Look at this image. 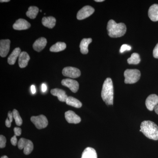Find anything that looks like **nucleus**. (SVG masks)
<instances>
[{
	"mask_svg": "<svg viewBox=\"0 0 158 158\" xmlns=\"http://www.w3.org/2000/svg\"><path fill=\"white\" fill-rule=\"evenodd\" d=\"M124 76L125 84H135L140 79L141 73L138 69H127L125 71Z\"/></svg>",
	"mask_w": 158,
	"mask_h": 158,
	"instance_id": "obj_4",
	"label": "nucleus"
},
{
	"mask_svg": "<svg viewBox=\"0 0 158 158\" xmlns=\"http://www.w3.org/2000/svg\"><path fill=\"white\" fill-rule=\"evenodd\" d=\"M81 158H97V154L94 148L88 147L82 153Z\"/></svg>",
	"mask_w": 158,
	"mask_h": 158,
	"instance_id": "obj_19",
	"label": "nucleus"
},
{
	"mask_svg": "<svg viewBox=\"0 0 158 158\" xmlns=\"http://www.w3.org/2000/svg\"><path fill=\"white\" fill-rule=\"evenodd\" d=\"M131 50V46L128 45V44H124L122 45L121 48L120 49V53H123L125 51H129Z\"/></svg>",
	"mask_w": 158,
	"mask_h": 158,
	"instance_id": "obj_27",
	"label": "nucleus"
},
{
	"mask_svg": "<svg viewBox=\"0 0 158 158\" xmlns=\"http://www.w3.org/2000/svg\"><path fill=\"white\" fill-rule=\"evenodd\" d=\"M65 102L66 104L76 108H81L82 106V103L80 101L72 96L68 97Z\"/></svg>",
	"mask_w": 158,
	"mask_h": 158,
	"instance_id": "obj_22",
	"label": "nucleus"
},
{
	"mask_svg": "<svg viewBox=\"0 0 158 158\" xmlns=\"http://www.w3.org/2000/svg\"><path fill=\"white\" fill-rule=\"evenodd\" d=\"M101 96L103 101L108 106L113 105L114 90L112 79L107 78L104 82L102 88Z\"/></svg>",
	"mask_w": 158,
	"mask_h": 158,
	"instance_id": "obj_1",
	"label": "nucleus"
},
{
	"mask_svg": "<svg viewBox=\"0 0 158 158\" xmlns=\"http://www.w3.org/2000/svg\"><path fill=\"white\" fill-rule=\"evenodd\" d=\"M107 29L109 36L113 38L123 36L127 31L126 26L123 23H117L113 19L109 21Z\"/></svg>",
	"mask_w": 158,
	"mask_h": 158,
	"instance_id": "obj_3",
	"label": "nucleus"
},
{
	"mask_svg": "<svg viewBox=\"0 0 158 158\" xmlns=\"http://www.w3.org/2000/svg\"><path fill=\"white\" fill-rule=\"evenodd\" d=\"M18 146L19 149H24V153L27 155L30 154L34 149V144L31 140H28L24 138L19 139L18 143Z\"/></svg>",
	"mask_w": 158,
	"mask_h": 158,
	"instance_id": "obj_5",
	"label": "nucleus"
},
{
	"mask_svg": "<svg viewBox=\"0 0 158 158\" xmlns=\"http://www.w3.org/2000/svg\"><path fill=\"white\" fill-rule=\"evenodd\" d=\"M62 73L64 76L72 78L79 77L81 75V71L73 67H65L62 70Z\"/></svg>",
	"mask_w": 158,
	"mask_h": 158,
	"instance_id": "obj_8",
	"label": "nucleus"
},
{
	"mask_svg": "<svg viewBox=\"0 0 158 158\" xmlns=\"http://www.w3.org/2000/svg\"><path fill=\"white\" fill-rule=\"evenodd\" d=\"M21 53V49L19 48H17L15 49L8 58V63L10 65H14L16 62V59L18 57H19Z\"/></svg>",
	"mask_w": 158,
	"mask_h": 158,
	"instance_id": "obj_18",
	"label": "nucleus"
},
{
	"mask_svg": "<svg viewBox=\"0 0 158 158\" xmlns=\"http://www.w3.org/2000/svg\"><path fill=\"white\" fill-rule=\"evenodd\" d=\"M11 123L10 121H9V118H7L6 121V125L7 127H10L11 126Z\"/></svg>",
	"mask_w": 158,
	"mask_h": 158,
	"instance_id": "obj_34",
	"label": "nucleus"
},
{
	"mask_svg": "<svg viewBox=\"0 0 158 158\" xmlns=\"http://www.w3.org/2000/svg\"><path fill=\"white\" fill-rule=\"evenodd\" d=\"M61 83L62 85L69 88L73 93H76L78 90L79 83L75 80L70 79H63Z\"/></svg>",
	"mask_w": 158,
	"mask_h": 158,
	"instance_id": "obj_9",
	"label": "nucleus"
},
{
	"mask_svg": "<svg viewBox=\"0 0 158 158\" xmlns=\"http://www.w3.org/2000/svg\"><path fill=\"white\" fill-rule=\"evenodd\" d=\"M66 44L64 42H58L52 46L50 48L51 52H58L64 50L66 48Z\"/></svg>",
	"mask_w": 158,
	"mask_h": 158,
	"instance_id": "obj_23",
	"label": "nucleus"
},
{
	"mask_svg": "<svg viewBox=\"0 0 158 158\" xmlns=\"http://www.w3.org/2000/svg\"><path fill=\"white\" fill-rule=\"evenodd\" d=\"M51 93L55 96H57L60 102H65L68 98L65 91L62 89L55 88L51 90Z\"/></svg>",
	"mask_w": 158,
	"mask_h": 158,
	"instance_id": "obj_14",
	"label": "nucleus"
},
{
	"mask_svg": "<svg viewBox=\"0 0 158 158\" xmlns=\"http://www.w3.org/2000/svg\"><path fill=\"white\" fill-rule=\"evenodd\" d=\"M158 104V96L155 94H152L148 97L145 101V105L148 110L152 111Z\"/></svg>",
	"mask_w": 158,
	"mask_h": 158,
	"instance_id": "obj_10",
	"label": "nucleus"
},
{
	"mask_svg": "<svg viewBox=\"0 0 158 158\" xmlns=\"http://www.w3.org/2000/svg\"><path fill=\"white\" fill-rule=\"evenodd\" d=\"M91 38H84L80 44V50L82 54H87L88 52V47L89 44L92 42Z\"/></svg>",
	"mask_w": 158,
	"mask_h": 158,
	"instance_id": "obj_20",
	"label": "nucleus"
},
{
	"mask_svg": "<svg viewBox=\"0 0 158 158\" xmlns=\"http://www.w3.org/2000/svg\"><path fill=\"white\" fill-rule=\"evenodd\" d=\"M148 17L152 21H158V5L154 4L150 7L148 11Z\"/></svg>",
	"mask_w": 158,
	"mask_h": 158,
	"instance_id": "obj_17",
	"label": "nucleus"
},
{
	"mask_svg": "<svg viewBox=\"0 0 158 158\" xmlns=\"http://www.w3.org/2000/svg\"><path fill=\"white\" fill-rule=\"evenodd\" d=\"M141 132L147 138L154 140H158V127L151 121H144L140 126Z\"/></svg>",
	"mask_w": 158,
	"mask_h": 158,
	"instance_id": "obj_2",
	"label": "nucleus"
},
{
	"mask_svg": "<svg viewBox=\"0 0 158 158\" xmlns=\"http://www.w3.org/2000/svg\"><path fill=\"white\" fill-rule=\"evenodd\" d=\"M15 135L16 136H19L21 135L22 130L20 128L15 127L14 129Z\"/></svg>",
	"mask_w": 158,
	"mask_h": 158,
	"instance_id": "obj_29",
	"label": "nucleus"
},
{
	"mask_svg": "<svg viewBox=\"0 0 158 158\" xmlns=\"http://www.w3.org/2000/svg\"><path fill=\"white\" fill-rule=\"evenodd\" d=\"M31 91L33 94H34L36 93V88H35L34 85H32V86H31Z\"/></svg>",
	"mask_w": 158,
	"mask_h": 158,
	"instance_id": "obj_35",
	"label": "nucleus"
},
{
	"mask_svg": "<svg viewBox=\"0 0 158 158\" xmlns=\"http://www.w3.org/2000/svg\"><path fill=\"white\" fill-rule=\"evenodd\" d=\"M154 110L156 113L158 115V104L155 107Z\"/></svg>",
	"mask_w": 158,
	"mask_h": 158,
	"instance_id": "obj_36",
	"label": "nucleus"
},
{
	"mask_svg": "<svg viewBox=\"0 0 158 158\" xmlns=\"http://www.w3.org/2000/svg\"><path fill=\"white\" fill-rule=\"evenodd\" d=\"M153 56L156 59H158V43L156 46L153 51Z\"/></svg>",
	"mask_w": 158,
	"mask_h": 158,
	"instance_id": "obj_30",
	"label": "nucleus"
},
{
	"mask_svg": "<svg viewBox=\"0 0 158 158\" xmlns=\"http://www.w3.org/2000/svg\"><path fill=\"white\" fill-rule=\"evenodd\" d=\"M11 142L12 145L16 146L17 144V139L16 135H14L11 138Z\"/></svg>",
	"mask_w": 158,
	"mask_h": 158,
	"instance_id": "obj_31",
	"label": "nucleus"
},
{
	"mask_svg": "<svg viewBox=\"0 0 158 158\" xmlns=\"http://www.w3.org/2000/svg\"><path fill=\"white\" fill-rule=\"evenodd\" d=\"M94 9L89 6H85L82 8L77 14V19L78 20H83L87 18L93 14Z\"/></svg>",
	"mask_w": 158,
	"mask_h": 158,
	"instance_id": "obj_7",
	"label": "nucleus"
},
{
	"mask_svg": "<svg viewBox=\"0 0 158 158\" xmlns=\"http://www.w3.org/2000/svg\"><path fill=\"white\" fill-rule=\"evenodd\" d=\"M43 25L48 28L52 29L56 25V19L52 16L44 17L42 20Z\"/></svg>",
	"mask_w": 158,
	"mask_h": 158,
	"instance_id": "obj_21",
	"label": "nucleus"
},
{
	"mask_svg": "<svg viewBox=\"0 0 158 158\" xmlns=\"http://www.w3.org/2000/svg\"><path fill=\"white\" fill-rule=\"evenodd\" d=\"M10 40H2L0 41V56L5 57L9 53L10 49Z\"/></svg>",
	"mask_w": 158,
	"mask_h": 158,
	"instance_id": "obj_12",
	"label": "nucleus"
},
{
	"mask_svg": "<svg viewBox=\"0 0 158 158\" xmlns=\"http://www.w3.org/2000/svg\"><path fill=\"white\" fill-rule=\"evenodd\" d=\"M1 158H9L7 156H2V157Z\"/></svg>",
	"mask_w": 158,
	"mask_h": 158,
	"instance_id": "obj_39",
	"label": "nucleus"
},
{
	"mask_svg": "<svg viewBox=\"0 0 158 158\" xmlns=\"http://www.w3.org/2000/svg\"><path fill=\"white\" fill-rule=\"evenodd\" d=\"M6 137H4L2 135L0 136V148H4L6 147Z\"/></svg>",
	"mask_w": 158,
	"mask_h": 158,
	"instance_id": "obj_28",
	"label": "nucleus"
},
{
	"mask_svg": "<svg viewBox=\"0 0 158 158\" xmlns=\"http://www.w3.org/2000/svg\"><path fill=\"white\" fill-rule=\"evenodd\" d=\"M47 89V87L46 85L45 84H42L41 85V90H42V92H45Z\"/></svg>",
	"mask_w": 158,
	"mask_h": 158,
	"instance_id": "obj_33",
	"label": "nucleus"
},
{
	"mask_svg": "<svg viewBox=\"0 0 158 158\" xmlns=\"http://www.w3.org/2000/svg\"><path fill=\"white\" fill-rule=\"evenodd\" d=\"M95 2H104V0H95Z\"/></svg>",
	"mask_w": 158,
	"mask_h": 158,
	"instance_id": "obj_38",
	"label": "nucleus"
},
{
	"mask_svg": "<svg viewBox=\"0 0 158 158\" xmlns=\"http://www.w3.org/2000/svg\"><path fill=\"white\" fill-rule=\"evenodd\" d=\"M31 26V24L26 20L23 19H19L13 24V28L15 30L22 31L30 28Z\"/></svg>",
	"mask_w": 158,
	"mask_h": 158,
	"instance_id": "obj_13",
	"label": "nucleus"
},
{
	"mask_svg": "<svg viewBox=\"0 0 158 158\" xmlns=\"http://www.w3.org/2000/svg\"><path fill=\"white\" fill-rule=\"evenodd\" d=\"M31 121L38 129L44 128L48 125V120L45 116L40 115L38 116H33L31 117Z\"/></svg>",
	"mask_w": 158,
	"mask_h": 158,
	"instance_id": "obj_6",
	"label": "nucleus"
},
{
	"mask_svg": "<svg viewBox=\"0 0 158 158\" xmlns=\"http://www.w3.org/2000/svg\"><path fill=\"white\" fill-rule=\"evenodd\" d=\"M47 43V40L44 37H40L33 44V48L37 52H40L44 48Z\"/></svg>",
	"mask_w": 158,
	"mask_h": 158,
	"instance_id": "obj_15",
	"label": "nucleus"
},
{
	"mask_svg": "<svg viewBox=\"0 0 158 158\" xmlns=\"http://www.w3.org/2000/svg\"><path fill=\"white\" fill-rule=\"evenodd\" d=\"M8 118H9V121L11 123L13 121V118H14L12 112H11V111H9V113H8Z\"/></svg>",
	"mask_w": 158,
	"mask_h": 158,
	"instance_id": "obj_32",
	"label": "nucleus"
},
{
	"mask_svg": "<svg viewBox=\"0 0 158 158\" xmlns=\"http://www.w3.org/2000/svg\"><path fill=\"white\" fill-rule=\"evenodd\" d=\"M39 12V9L36 6H31L29 7L28 10L26 12V15L31 19L36 18Z\"/></svg>",
	"mask_w": 158,
	"mask_h": 158,
	"instance_id": "obj_24",
	"label": "nucleus"
},
{
	"mask_svg": "<svg viewBox=\"0 0 158 158\" xmlns=\"http://www.w3.org/2000/svg\"><path fill=\"white\" fill-rule=\"evenodd\" d=\"M141 61L139 54L134 53L132 54L131 57L127 59V62L129 64L138 65Z\"/></svg>",
	"mask_w": 158,
	"mask_h": 158,
	"instance_id": "obj_25",
	"label": "nucleus"
},
{
	"mask_svg": "<svg viewBox=\"0 0 158 158\" xmlns=\"http://www.w3.org/2000/svg\"><path fill=\"white\" fill-rule=\"evenodd\" d=\"M30 57L25 52H21L19 57V65L21 68H24L28 65Z\"/></svg>",
	"mask_w": 158,
	"mask_h": 158,
	"instance_id": "obj_16",
	"label": "nucleus"
},
{
	"mask_svg": "<svg viewBox=\"0 0 158 158\" xmlns=\"http://www.w3.org/2000/svg\"><path fill=\"white\" fill-rule=\"evenodd\" d=\"M10 2L9 0H1L0 2Z\"/></svg>",
	"mask_w": 158,
	"mask_h": 158,
	"instance_id": "obj_37",
	"label": "nucleus"
},
{
	"mask_svg": "<svg viewBox=\"0 0 158 158\" xmlns=\"http://www.w3.org/2000/svg\"><path fill=\"white\" fill-rule=\"evenodd\" d=\"M65 117L66 121L69 123L77 124L80 123L81 121V117L71 110L65 112Z\"/></svg>",
	"mask_w": 158,
	"mask_h": 158,
	"instance_id": "obj_11",
	"label": "nucleus"
},
{
	"mask_svg": "<svg viewBox=\"0 0 158 158\" xmlns=\"http://www.w3.org/2000/svg\"><path fill=\"white\" fill-rule=\"evenodd\" d=\"M12 113H13V118H14L15 120V123H16L17 126H20L22 124L23 120L21 117L20 116L18 111L15 109L12 111Z\"/></svg>",
	"mask_w": 158,
	"mask_h": 158,
	"instance_id": "obj_26",
	"label": "nucleus"
}]
</instances>
